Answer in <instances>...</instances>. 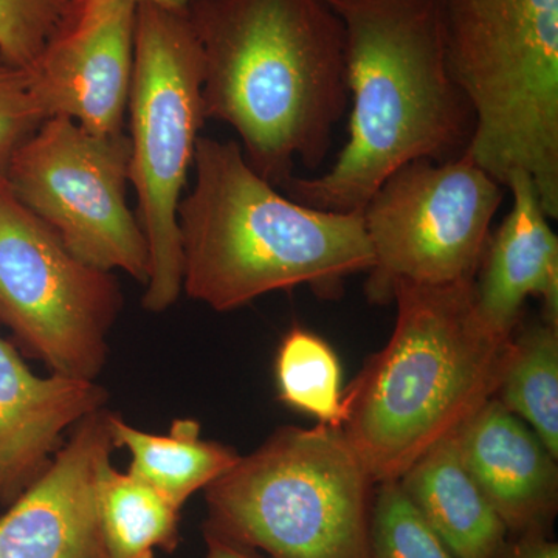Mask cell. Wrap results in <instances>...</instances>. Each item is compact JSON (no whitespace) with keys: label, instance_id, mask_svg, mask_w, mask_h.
<instances>
[{"label":"cell","instance_id":"obj_19","mask_svg":"<svg viewBox=\"0 0 558 558\" xmlns=\"http://www.w3.org/2000/svg\"><path fill=\"white\" fill-rule=\"evenodd\" d=\"M495 398L526 422L558 458V326L543 318L520 323Z\"/></svg>","mask_w":558,"mask_h":558},{"label":"cell","instance_id":"obj_3","mask_svg":"<svg viewBox=\"0 0 558 558\" xmlns=\"http://www.w3.org/2000/svg\"><path fill=\"white\" fill-rule=\"evenodd\" d=\"M193 189L180 199L182 289L216 312L310 286L339 299L344 281L373 267L362 211H325L278 193L234 140L199 137Z\"/></svg>","mask_w":558,"mask_h":558},{"label":"cell","instance_id":"obj_9","mask_svg":"<svg viewBox=\"0 0 558 558\" xmlns=\"http://www.w3.org/2000/svg\"><path fill=\"white\" fill-rule=\"evenodd\" d=\"M123 295L112 271L76 258L0 171V325L57 376L95 381Z\"/></svg>","mask_w":558,"mask_h":558},{"label":"cell","instance_id":"obj_7","mask_svg":"<svg viewBox=\"0 0 558 558\" xmlns=\"http://www.w3.org/2000/svg\"><path fill=\"white\" fill-rule=\"evenodd\" d=\"M202 51L186 10L138 2L130 102V183L149 250L143 307L165 312L182 292L178 208L204 128Z\"/></svg>","mask_w":558,"mask_h":558},{"label":"cell","instance_id":"obj_15","mask_svg":"<svg viewBox=\"0 0 558 558\" xmlns=\"http://www.w3.org/2000/svg\"><path fill=\"white\" fill-rule=\"evenodd\" d=\"M506 189L512 193V208L488 238L473 301L488 328L512 337L531 296L542 300L543 319L558 326V238L531 175L513 171Z\"/></svg>","mask_w":558,"mask_h":558},{"label":"cell","instance_id":"obj_2","mask_svg":"<svg viewBox=\"0 0 558 558\" xmlns=\"http://www.w3.org/2000/svg\"><path fill=\"white\" fill-rule=\"evenodd\" d=\"M326 2L344 28L348 140L330 170L282 190L307 207L362 211L403 165L465 156L475 112L447 65L440 0Z\"/></svg>","mask_w":558,"mask_h":558},{"label":"cell","instance_id":"obj_4","mask_svg":"<svg viewBox=\"0 0 558 558\" xmlns=\"http://www.w3.org/2000/svg\"><path fill=\"white\" fill-rule=\"evenodd\" d=\"M387 347L344 388L343 429L374 484L398 481L495 398L513 336L480 318L473 281L402 282Z\"/></svg>","mask_w":558,"mask_h":558},{"label":"cell","instance_id":"obj_8","mask_svg":"<svg viewBox=\"0 0 558 558\" xmlns=\"http://www.w3.org/2000/svg\"><path fill=\"white\" fill-rule=\"evenodd\" d=\"M505 186L468 154L414 160L377 189L362 209L373 250L366 299L387 304L402 282L454 286L475 281Z\"/></svg>","mask_w":558,"mask_h":558},{"label":"cell","instance_id":"obj_23","mask_svg":"<svg viewBox=\"0 0 558 558\" xmlns=\"http://www.w3.org/2000/svg\"><path fill=\"white\" fill-rule=\"evenodd\" d=\"M27 69L14 64L0 50V171L5 170L14 149L20 148L44 123Z\"/></svg>","mask_w":558,"mask_h":558},{"label":"cell","instance_id":"obj_22","mask_svg":"<svg viewBox=\"0 0 558 558\" xmlns=\"http://www.w3.org/2000/svg\"><path fill=\"white\" fill-rule=\"evenodd\" d=\"M68 5L69 0H0V50L31 70Z\"/></svg>","mask_w":558,"mask_h":558},{"label":"cell","instance_id":"obj_11","mask_svg":"<svg viewBox=\"0 0 558 558\" xmlns=\"http://www.w3.org/2000/svg\"><path fill=\"white\" fill-rule=\"evenodd\" d=\"M135 0H69L33 68L44 117H65L90 134H124L134 70Z\"/></svg>","mask_w":558,"mask_h":558},{"label":"cell","instance_id":"obj_20","mask_svg":"<svg viewBox=\"0 0 558 558\" xmlns=\"http://www.w3.org/2000/svg\"><path fill=\"white\" fill-rule=\"evenodd\" d=\"M275 373L281 402L318 424L341 428L347 411L340 360L322 337L299 326L290 330L278 349Z\"/></svg>","mask_w":558,"mask_h":558},{"label":"cell","instance_id":"obj_6","mask_svg":"<svg viewBox=\"0 0 558 558\" xmlns=\"http://www.w3.org/2000/svg\"><path fill=\"white\" fill-rule=\"evenodd\" d=\"M374 490L343 429L282 427L205 487V531L270 558H369Z\"/></svg>","mask_w":558,"mask_h":558},{"label":"cell","instance_id":"obj_21","mask_svg":"<svg viewBox=\"0 0 558 558\" xmlns=\"http://www.w3.org/2000/svg\"><path fill=\"white\" fill-rule=\"evenodd\" d=\"M369 558H457L425 523L399 481L374 490Z\"/></svg>","mask_w":558,"mask_h":558},{"label":"cell","instance_id":"obj_25","mask_svg":"<svg viewBox=\"0 0 558 558\" xmlns=\"http://www.w3.org/2000/svg\"><path fill=\"white\" fill-rule=\"evenodd\" d=\"M205 539L208 548L207 558H263L258 550L231 542L211 531H205Z\"/></svg>","mask_w":558,"mask_h":558},{"label":"cell","instance_id":"obj_18","mask_svg":"<svg viewBox=\"0 0 558 558\" xmlns=\"http://www.w3.org/2000/svg\"><path fill=\"white\" fill-rule=\"evenodd\" d=\"M98 521L108 558H154L179 542V512L156 488L112 464L97 484Z\"/></svg>","mask_w":558,"mask_h":558},{"label":"cell","instance_id":"obj_1","mask_svg":"<svg viewBox=\"0 0 558 558\" xmlns=\"http://www.w3.org/2000/svg\"><path fill=\"white\" fill-rule=\"evenodd\" d=\"M207 120L240 135L277 189L296 163L318 170L347 113L344 28L326 0H190Z\"/></svg>","mask_w":558,"mask_h":558},{"label":"cell","instance_id":"obj_26","mask_svg":"<svg viewBox=\"0 0 558 558\" xmlns=\"http://www.w3.org/2000/svg\"><path fill=\"white\" fill-rule=\"evenodd\" d=\"M135 2H154L159 3V5L170 7V9L186 10L190 0H135Z\"/></svg>","mask_w":558,"mask_h":558},{"label":"cell","instance_id":"obj_17","mask_svg":"<svg viewBox=\"0 0 558 558\" xmlns=\"http://www.w3.org/2000/svg\"><path fill=\"white\" fill-rule=\"evenodd\" d=\"M110 433L113 447L130 450V473L156 488L178 509L191 495L229 472L241 458L229 446L202 439L201 424L194 418H178L168 435H154L131 427L112 413Z\"/></svg>","mask_w":558,"mask_h":558},{"label":"cell","instance_id":"obj_10","mask_svg":"<svg viewBox=\"0 0 558 558\" xmlns=\"http://www.w3.org/2000/svg\"><path fill=\"white\" fill-rule=\"evenodd\" d=\"M130 159L126 132L101 137L51 117L14 149L3 175L17 201L76 258L146 286L148 242L126 202Z\"/></svg>","mask_w":558,"mask_h":558},{"label":"cell","instance_id":"obj_5","mask_svg":"<svg viewBox=\"0 0 558 558\" xmlns=\"http://www.w3.org/2000/svg\"><path fill=\"white\" fill-rule=\"evenodd\" d=\"M447 65L475 112L470 159L534 180L558 219V0H440Z\"/></svg>","mask_w":558,"mask_h":558},{"label":"cell","instance_id":"obj_24","mask_svg":"<svg viewBox=\"0 0 558 558\" xmlns=\"http://www.w3.org/2000/svg\"><path fill=\"white\" fill-rule=\"evenodd\" d=\"M495 558H558V545L543 532L509 535Z\"/></svg>","mask_w":558,"mask_h":558},{"label":"cell","instance_id":"obj_14","mask_svg":"<svg viewBox=\"0 0 558 558\" xmlns=\"http://www.w3.org/2000/svg\"><path fill=\"white\" fill-rule=\"evenodd\" d=\"M106 402L108 392L95 381L36 376L0 339V502L14 501L38 480L62 435Z\"/></svg>","mask_w":558,"mask_h":558},{"label":"cell","instance_id":"obj_13","mask_svg":"<svg viewBox=\"0 0 558 558\" xmlns=\"http://www.w3.org/2000/svg\"><path fill=\"white\" fill-rule=\"evenodd\" d=\"M454 438L462 462L508 534H550L558 510V458L534 429L492 398Z\"/></svg>","mask_w":558,"mask_h":558},{"label":"cell","instance_id":"obj_12","mask_svg":"<svg viewBox=\"0 0 558 558\" xmlns=\"http://www.w3.org/2000/svg\"><path fill=\"white\" fill-rule=\"evenodd\" d=\"M110 411L73 427L49 468L0 519V558H108L97 509V484L113 447Z\"/></svg>","mask_w":558,"mask_h":558},{"label":"cell","instance_id":"obj_16","mask_svg":"<svg viewBox=\"0 0 558 558\" xmlns=\"http://www.w3.org/2000/svg\"><path fill=\"white\" fill-rule=\"evenodd\" d=\"M398 481L454 557H497L508 529L462 462L454 435L418 458Z\"/></svg>","mask_w":558,"mask_h":558}]
</instances>
